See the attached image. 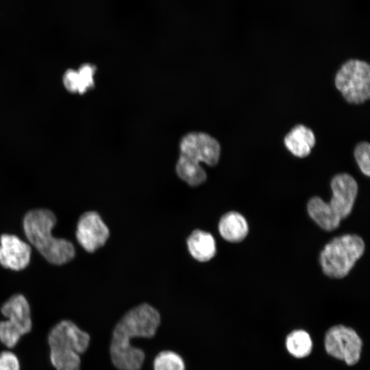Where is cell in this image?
Wrapping results in <instances>:
<instances>
[{
  "label": "cell",
  "mask_w": 370,
  "mask_h": 370,
  "mask_svg": "<svg viewBox=\"0 0 370 370\" xmlns=\"http://www.w3.org/2000/svg\"><path fill=\"white\" fill-rule=\"evenodd\" d=\"M160 323L158 311L148 304L138 305L128 310L116 323L110 346L111 360L119 370H140L145 354L131 345L136 337L152 338Z\"/></svg>",
  "instance_id": "6da1fadb"
},
{
  "label": "cell",
  "mask_w": 370,
  "mask_h": 370,
  "mask_svg": "<svg viewBox=\"0 0 370 370\" xmlns=\"http://www.w3.org/2000/svg\"><path fill=\"white\" fill-rule=\"evenodd\" d=\"M56 223V216L51 211L36 209L26 214L23 227L29 241L47 260L62 264L74 257L75 249L70 241L53 236L51 230Z\"/></svg>",
  "instance_id": "7a4b0ae2"
},
{
  "label": "cell",
  "mask_w": 370,
  "mask_h": 370,
  "mask_svg": "<svg viewBox=\"0 0 370 370\" xmlns=\"http://www.w3.org/2000/svg\"><path fill=\"white\" fill-rule=\"evenodd\" d=\"M365 250L362 239L355 234H345L328 243L320 254L323 273L330 278H343L362 256Z\"/></svg>",
  "instance_id": "3957f363"
},
{
  "label": "cell",
  "mask_w": 370,
  "mask_h": 370,
  "mask_svg": "<svg viewBox=\"0 0 370 370\" xmlns=\"http://www.w3.org/2000/svg\"><path fill=\"white\" fill-rule=\"evenodd\" d=\"M335 85L348 103L365 102L370 97L369 65L359 60H348L337 72Z\"/></svg>",
  "instance_id": "277c9868"
},
{
  "label": "cell",
  "mask_w": 370,
  "mask_h": 370,
  "mask_svg": "<svg viewBox=\"0 0 370 370\" xmlns=\"http://www.w3.org/2000/svg\"><path fill=\"white\" fill-rule=\"evenodd\" d=\"M362 345V341L356 330L342 324L330 327L324 337L327 354L349 366L355 365L360 360Z\"/></svg>",
  "instance_id": "5b68a950"
},
{
  "label": "cell",
  "mask_w": 370,
  "mask_h": 370,
  "mask_svg": "<svg viewBox=\"0 0 370 370\" xmlns=\"http://www.w3.org/2000/svg\"><path fill=\"white\" fill-rule=\"evenodd\" d=\"M180 155L191 160L215 166L219 160L221 147L219 142L208 134L191 132L185 135L180 144Z\"/></svg>",
  "instance_id": "8992f818"
},
{
  "label": "cell",
  "mask_w": 370,
  "mask_h": 370,
  "mask_svg": "<svg viewBox=\"0 0 370 370\" xmlns=\"http://www.w3.org/2000/svg\"><path fill=\"white\" fill-rule=\"evenodd\" d=\"M48 343L50 349H69L81 354L89 346L90 336L71 321L63 320L51 330L48 335Z\"/></svg>",
  "instance_id": "52a82bcc"
},
{
  "label": "cell",
  "mask_w": 370,
  "mask_h": 370,
  "mask_svg": "<svg viewBox=\"0 0 370 370\" xmlns=\"http://www.w3.org/2000/svg\"><path fill=\"white\" fill-rule=\"evenodd\" d=\"M109 234L108 227L96 212L88 211L79 217L76 238L86 251L93 252L103 246Z\"/></svg>",
  "instance_id": "ba28073f"
},
{
  "label": "cell",
  "mask_w": 370,
  "mask_h": 370,
  "mask_svg": "<svg viewBox=\"0 0 370 370\" xmlns=\"http://www.w3.org/2000/svg\"><path fill=\"white\" fill-rule=\"evenodd\" d=\"M332 196L328 206L341 220L352 212L358 193V185L353 177L347 173L335 175L331 182Z\"/></svg>",
  "instance_id": "9c48e42d"
},
{
  "label": "cell",
  "mask_w": 370,
  "mask_h": 370,
  "mask_svg": "<svg viewBox=\"0 0 370 370\" xmlns=\"http://www.w3.org/2000/svg\"><path fill=\"white\" fill-rule=\"evenodd\" d=\"M29 245L14 235L3 234L0 238V263L15 271L25 268L30 260Z\"/></svg>",
  "instance_id": "30bf717a"
},
{
  "label": "cell",
  "mask_w": 370,
  "mask_h": 370,
  "mask_svg": "<svg viewBox=\"0 0 370 370\" xmlns=\"http://www.w3.org/2000/svg\"><path fill=\"white\" fill-rule=\"evenodd\" d=\"M1 313L8 321L17 327L23 335L29 333L32 327L30 308L26 298L21 294L12 296L3 304Z\"/></svg>",
  "instance_id": "8fae6325"
},
{
  "label": "cell",
  "mask_w": 370,
  "mask_h": 370,
  "mask_svg": "<svg viewBox=\"0 0 370 370\" xmlns=\"http://www.w3.org/2000/svg\"><path fill=\"white\" fill-rule=\"evenodd\" d=\"M97 68L90 63H84L77 69H69L62 75L64 88L73 94L83 95L95 86Z\"/></svg>",
  "instance_id": "7c38bea8"
},
{
  "label": "cell",
  "mask_w": 370,
  "mask_h": 370,
  "mask_svg": "<svg viewBox=\"0 0 370 370\" xmlns=\"http://www.w3.org/2000/svg\"><path fill=\"white\" fill-rule=\"evenodd\" d=\"M316 143L313 132L303 125H297L284 138L286 148L295 156H308Z\"/></svg>",
  "instance_id": "4fadbf2b"
},
{
  "label": "cell",
  "mask_w": 370,
  "mask_h": 370,
  "mask_svg": "<svg viewBox=\"0 0 370 370\" xmlns=\"http://www.w3.org/2000/svg\"><path fill=\"white\" fill-rule=\"evenodd\" d=\"M186 243L190 255L197 261L207 262L216 254V243L209 232L194 230L188 237Z\"/></svg>",
  "instance_id": "5bb4252c"
},
{
  "label": "cell",
  "mask_w": 370,
  "mask_h": 370,
  "mask_svg": "<svg viewBox=\"0 0 370 370\" xmlns=\"http://www.w3.org/2000/svg\"><path fill=\"white\" fill-rule=\"evenodd\" d=\"M221 236L230 243L243 241L248 234L249 227L245 217L235 211L223 215L219 223Z\"/></svg>",
  "instance_id": "9a60e30c"
},
{
  "label": "cell",
  "mask_w": 370,
  "mask_h": 370,
  "mask_svg": "<svg viewBox=\"0 0 370 370\" xmlns=\"http://www.w3.org/2000/svg\"><path fill=\"white\" fill-rule=\"evenodd\" d=\"M308 212L310 217L323 230L332 231L336 229L341 219L325 202L319 197L311 198L308 203Z\"/></svg>",
  "instance_id": "2e32d148"
},
{
  "label": "cell",
  "mask_w": 370,
  "mask_h": 370,
  "mask_svg": "<svg viewBox=\"0 0 370 370\" xmlns=\"http://www.w3.org/2000/svg\"><path fill=\"white\" fill-rule=\"evenodd\" d=\"M285 346L292 356L304 358L309 356L312 352V341L308 332L297 329L291 331L286 336Z\"/></svg>",
  "instance_id": "e0dca14e"
},
{
  "label": "cell",
  "mask_w": 370,
  "mask_h": 370,
  "mask_svg": "<svg viewBox=\"0 0 370 370\" xmlns=\"http://www.w3.org/2000/svg\"><path fill=\"white\" fill-rule=\"evenodd\" d=\"M176 173L183 181L191 186H197L206 180L204 169L197 162L180 155L176 164Z\"/></svg>",
  "instance_id": "ac0fdd59"
},
{
  "label": "cell",
  "mask_w": 370,
  "mask_h": 370,
  "mask_svg": "<svg viewBox=\"0 0 370 370\" xmlns=\"http://www.w3.org/2000/svg\"><path fill=\"white\" fill-rule=\"evenodd\" d=\"M50 360L56 370H79L81 359L79 354L73 350L51 349Z\"/></svg>",
  "instance_id": "d6986e66"
},
{
  "label": "cell",
  "mask_w": 370,
  "mask_h": 370,
  "mask_svg": "<svg viewBox=\"0 0 370 370\" xmlns=\"http://www.w3.org/2000/svg\"><path fill=\"white\" fill-rule=\"evenodd\" d=\"M153 370H185V363L176 352L165 350L155 357Z\"/></svg>",
  "instance_id": "ffe728a7"
},
{
  "label": "cell",
  "mask_w": 370,
  "mask_h": 370,
  "mask_svg": "<svg viewBox=\"0 0 370 370\" xmlns=\"http://www.w3.org/2000/svg\"><path fill=\"white\" fill-rule=\"evenodd\" d=\"M22 336L21 330L8 320L0 321V341L7 347H14Z\"/></svg>",
  "instance_id": "44dd1931"
},
{
  "label": "cell",
  "mask_w": 370,
  "mask_h": 370,
  "mask_svg": "<svg viewBox=\"0 0 370 370\" xmlns=\"http://www.w3.org/2000/svg\"><path fill=\"white\" fill-rule=\"evenodd\" d=\"M370 145L367 142L359 143L355 148L354 156L361 171L367 176L370 175Z\"/></svg>",
  "instance_id": "7402d4cb"
},
{
  "label": "cell",
  "mask_w": 370,
  "mask_h": 370,
  "mask_svg": "<svg viewBox=\"0 0 370 370\" xmlns=\"http://www.w3.org/2000/svg\"><path fill=\"white\" fill-rule=\"evenodd\" d=\"M0 370H20L18 357L9 351L0 353Z\"/></svg>",
  "instance_id": "603a6c76"
}]
</instances>
